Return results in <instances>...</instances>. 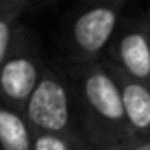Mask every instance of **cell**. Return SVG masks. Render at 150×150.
Instances as JSON below:
<instances>
[{"mask_svg":"<svg viewBox=\"0 0 150 150\" xmlns=\"http://www.w3.org/2000/svg\"><path fill=\"white\" fill-rule=\"evenodd\" d=\"M76 129L93 150H118L133 141L122 91L105 61L69 65Z\"/></svg>","mask_w":150,"mask_h":150,"instance_id":"6da1fadb","label":"cell"},{"mask_svg":"<svg viewBox=\"0 0 150 150\" xmlns=\"http://www.w3.org/2000/svg\"><path fill=\"white\" fill-rule=\"evenodd\" d=\"M124 0H105L82 6L72 15L67 33L70 65L101 63L124 21Z\"/></svg>","mask_w":150,"mask_h":150,"instance_id":"7a4b0ae2","label":"cell"},{"mask_svg":"<svg viewBox=\"0 0 150 150\" xmlns=\"http://www.w3.org/2000/svg\"><path fill=\"white\" fill-rule=\"evenodd\" d=\"M25 118L33 131L53 133V135L78 133L67 69L57 70L48 65L44 67L40 82L27 103Z\"/></svg>","mask_w":150,"mask_h":150,"instance_id":"3957f363","label":"cell"},{"mask_svg":"<svg viewBox=\"0 0 150 150\" xmlns=\"http://www.w3.org/2000/svg\"><path fill=\"white\" fill-rule=\"evenodd\" d=\"M44 67L29 29L19 25L10 55L0 69V101L25 116L27 103L40 82Z\"/></svg>","mask_w":150,"mask_h":150,"instance_id":"277c9868","label":"cell"},{"mask_svg":"<svg viewBox=\"0 0 150 150\" xmlns=\"http://www.w3.org/2000/svg\"><path fill=\"white\" fill-rule=\"evenodd\" d=\"M103 61L150 88V23L146 13L124 17Z\"/></svg>","mask_w":150,"mask_h":150,"instance_id":"5b68a950","label":"cell"},{"mask_svg":"<svg viewBox=\"0 0 150 150\" xmlns=\"http://www.w3.org/2000/svg\"><path fill=\"white\" fill-rule=\"evenodd\" d=\"M108 70L112 72L118 88L122 91V101L125 108V118H127L129 129H131L133 139H143L150 137V88L144 84L125 76L118 69H114L110 63L105 61Z\"/></svg>","mask_w":150,"mask_h":150,"instance_id":"8992f818","label":"cell"},{"mask_svg":"<svg viewBox=\"0 0 150 150\" xmlns=\"http://www.w3.org/2000/svg\"><path fill=\"white\" fill-rule=\"evenodd\" d=\"M0 150H34V131L21 112L0 101Z\"/></svg>","mask_w":150,"mask_h":150,"instance_id":"52a82bcc","label":"cell"},{"mask_svg":"<svg viewBox=\"0 0 150 150\" xmlns=\"http://www.w3.org/2000/svg\"><path fill=\"white\" fill-rule=\"evenodd\" d=\"M33 8L30 0H0V69L6 63L19 29V19Z\"/></svg>","mask_w":150,"mask_h":150,"instance_id":"ba28073f","label":"cell"},{"mask_svg":"<svg viewBox=\"0 0 150 150\" xmlns=\"http://www.w3.org/2000/svg\"><path fill=\"white\" fill-rule=\"evenodd\" d=\"M34 150H88V143L80 133L74 135H53L34 131Z\"/></svg>","mask_w":150,"mask_h":150,"instance_id":"9c48e42d","label":"cell"},{"mask_svg":"<svg viewBox=\"0 0 150 150\" xmlns=\"http://www.w3.org/2000/svg\"><path fill=\"white\" fill-rule=\"evenodd\" d=\"M118 150H150V137H143V139H133L125 146Z\"/></svg>","mask_w":150,"mask_h":150,"instance_id":"30bf717a","label":"cell"},{"mask_svg":"<svg viewBox=\"0 0 150 150\" xmlns=\"http://www.w3.org/2000/svg\"><path fill=\"white\" fill-rule=\"evenodd\" d=\"M146 19H148V23H150V4L146 6Z\"/></svg>","mask_w":150,"mask_h":150,"instance_id":"8fae6325","label":"cell"},{"mask_svg":"<svg viewBox=\"0 0 150 150\" xmlns=\"http://www.w3.org/2000/svg\"><path fill=\"white\" fill-rule=\"evenodd\" d=\"M88 150H93V148H91V146H89V144H88Z\"/></svg>","mask_w":150,"mask_h":150,"instance_id":"7c38bea8","label":"cell"}]
</instances>
